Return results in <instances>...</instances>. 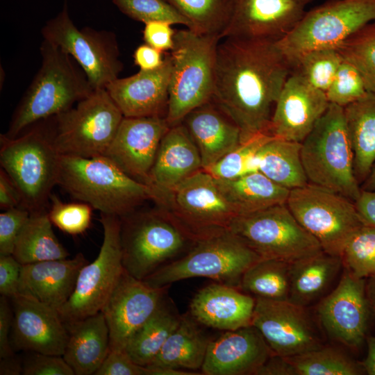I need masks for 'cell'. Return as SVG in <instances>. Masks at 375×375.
Listing matches in <instances>:
<instances>
[{"instance_id":"cell-22","label":"cell","mask_w":375,"mask_h":375,"mask_svg":"<svg viewBox=\"0 0 375 375\" xmlns=\"http://www.w3.org/2000/svg\"><path fill=\"white\" fill-rule=\"evenodd\" d=\"M326 92L290 73L276 103L269 133L301 143L327 110Z\"/></svg>"},{"instance_id":"cell-38","label":"cell","mask_w":375,"mask_h":375,"mask_svg":"<svg viewBox=\"0 0 375 375\" xmlns=\"http://www.w3.org/2000/svg\"><path fill=\"white\" fill-rule=\"evenodd\" d=\"M166 1L188 19V28L221 38L230 24L235 3V0Z\"/></svg>"},{"instance_id":"cell-1","label":"cell","mask_w":375,"mask_h":375,"mask_svg":"<svg viewBox=\"0 0 375 375\" xmlns=\"http://www.w3.org/2000/svg\"><path fill=\"white\" fill-rule=\"evenodd\" d=\"M276 42L224 37L217 45L212 101L239 127L241 142L269 134L276 103L291 72Z\"/></svg>"},{"instance_id":"cell-41","label":"cell","mask_w":375,"mask_h":375,"mask_svg":"<svg viewBox=\"0 0 375 375\" xmlns=\"http://www.w3.org/2000/svg\"><path fill=\"white\" fill-rule=\"evenodd\" d=\"M342 61L343 58L336 49H315L294 60L290 64V73L326 92Z\"/></svg>"},{"instance_id":"cell-56","label":"cell","mask_w":375,"mask_h":375,"mask_svg":"<svg viewBox=\"0 0 375 375\" xmlns=\"http://www.w3.org/2000/svg\"><path fill=\"white\" fill-rule=\"evenodd\" d=\"M256 375H295L292 366L285 357L272 355Z\"/></svg>"},{"instance_id":"cell-37","label":"cell","mask_w":375,"mask_h":375,"mask_svg":"<svg viewBox=\"0 0 375 375\" xmlns=\"http://www.w3.org/2000/svg\"><path fill=\"white\" fill-rule=\"evenodd\" d=\"M291 264L274 258H262L242 276L239 288L255 297L289 300Z\"/></svg>"},{"instance_id":"cell-46","label":"cell","mask_w":375,"mask_h":375,"mask_svg":"<svg viewBox=\"0 0 375 375\" xmlns=\"http://www.w3.org/2000/svg\"><path fill=\"white\" fill-rule=\"evenodd\" d=\"M367 92L359 72L343 59L326 94L329 103L344 108Z\"/></svg>"},{"instance_id":"cell-47","label":"cell","mask_w":375,"mask_h":375,"mask_svg":"<svg viewBox=\"0 0 375 375\" xmlns=\"http://www.w3.org/2000/svg\"><path fill=\"white\" fill-rule=\"evenodd\" d=\"M30 212L17 206L0 214V255H12L17 237L26 222Z\"/></svg>"},{"instance_id":"cell-10","label":"cell","mask_w":375,"mask_h":375,"mask_svg":"<svg viewBox=\"0 0 375 375\" xmlns=\"http://www.w3.org/2000/svg\"><path fill=\"white\" fill-rule=\"evenodd\" d=\"M375 21V0H327L307 10L297 25L276 42L290 64L308 51L336 49Z\"/></svg>"},{"instance_id":"cell-20","label":"cell","mask_w":375,"mask_h":375,"mask_svg":"<svg viewBox=\"0 0 375 375\" xmlns=\"http://www.w3.org/2000/svg\"><path fill=\"white\" fill-rule=\"evenodd\" d=\"M313 0H235L224 37L278 42L299 22Z\"/></svg>"},{"instance_id":"cell-54","label":"cell","mask_w":375,"mask_h":375,"mask_svg":"<svg viewBox=\"0 0 375 375\" xmlns=\"http://www.w3.org/2000/svg\"><path fill=\"white\" fill-rule=\"evenodd\" d=\"M21 206L19 193L8 175L0 170V207L4 210Z\"/></svg>"},{"instance_id":"cell-13","label":"cell","mask_w":375,"mask_h":375,"mask_svg":"<svg viewBox=\"0 0 375 375\" xmlns=\"http://www.w3.org/2000/svg\"><path fill=\"white\" fill-rule=\"evenodd\" d=\"M43 39L59 47L76 61L92 87L106 88L123 69L115 33L90 27L78 28L72 20L66 1L60 12L47 22Z\"/></svg>"},{"instance_id":"cell-3","label":"cell","mask_w":375,"mask_h":375,"mask_svg":"<svg viewBox=\"0 0 375 375\" xmlns=\"http://www.w3.org/2000/svg\"><path fill=\"white\" fill-rule=\"evenodd\" d=\"M58 185L101 213L119 217L156 199L150 185L129 176L105 156L60 155Z\"/></svg>"},{"instance_id":"cell-25","label":"cell","mask_w":375,"mask_h":375,"mask_svg":"<svg viewBox=\"0 0 375 375\" xmlns=\"http://www.w3.org/2000/svg\"><path fill=\"white\" fill-rule=\"evenodd\" d=\"M238 288L222 283L208 285L193 297L189 312L201 325L220 331L251 326L256 298Z\"/></svg>"},{"instance_id":"cell-32","label":"cell","mask_w":375,"mask_h":375,"mask_svg":"<svg viewBox=\"0 0 375 375\" xmlns=\"http://www.w3.org/2000/svg\"><path fill=\"white\" fill-rule=\"evenodd\" d=\"M346 126L353 152V170L360 185L375 162V92L344 107Z\"/></svg>"},{"instance_id":"cell-2","label":"cell","mask_w":375,"mask_h":375,"mask_svg":"<svg viewBox=\"0 0 375 375\" xmlns=\"http://www.w3.org/2000/svg\"><path fill=\"white\" fill-rule=\"evenodd\" d=\"M41 65L13 112L5 135L15 138L33 124L72 108L94 89L72 58L43 39Z\"/></svg>"},{"instance_id":"cell-49","label":"cell","mask_w":375,"mask_h":375,"mask_svg":"<svg viewBox=\"0 0 375 375\" xmlns=\"http://www.w3.org/2000/svg\"><path fill=\"white\" fill-rule=\"evenodd\" d=\"M94 375H149V369L135 362L125 349H110Z\"/></svg>"},{"instance_id":"cell-36","label":"cell","mask_w":375,"mask_h":375,"mask_svg":"<svg viewBox=\"0 0 375 375\" xmlns=\"http://www.w3.org/2000/svg\"><path fill=\"white\" fill-rule=\"evenodd\" d=\"M181 317L164 298L154 313L131 336L125 351L135 362L147 367L177 328Z\"/></svg>"},{"instance_id":"cell-60","label":"cell","mask_w":375,"mask_h":375,"mask_svg":"<svg viewBox=\"0 0 375 375\" xmlns=\"http://www.w3.org/2000/svg\"><path fill=\"white\" fill-rule=\"evenodd\" d=\"M361 190L375 191V162L374 163L368 176L360 185Z\"/></svg>"},{"instance_id":"cell-52","label":"cell","mask_w":375,"mask_h":375,"mask_svg":"<svg viewBox=\"0 0 375 375\" xmlns=\"http://www.w3.org/2000/svg\"><path fill=\"white\" fill-rule=\"evenodd\" d=\"M13 321V310L8 301V297H0V358L15 353L9 339Z\"/></svg>"},{"instance_id":"cell-39","label":"cell","mask_w":375,"mask_h":375,"mask_svg":"<svg viewBox=\"0 0 375 375\" xmlns=\"http://www.w3.org/2000/svg\"><path fill=\"white\" fill-rule=\"evenodd\" d=\"M285 358L292 366L295 375H358L365 372L362 363L333 347L324 345Z\"/></svg>"},{"instance_id":"cell-48","label":"cell","mask_w":375,"mask_h":375,"mask_svg":"<svg viewBox=\"0 0 375 375\" xmlns=\"http://www.w3.org/2000/svg\"><path fill=\"white\" fill-rule=\"evenodd\" d=\"M23 361L24 375H75L62 356L31 352Z\"/></svg>"},{"instance_id":"cell-29","label":"cell","mask_w":375,"mask_h":375,"mask_svg":"<svg viewBox=\"0 0 375 375\" xmlns=\"http://www.w3.org/2000/svg\"><path fill=\"white\" fill-rule=\"evenodd\" d=\"M188 312L147 367L149 375H189L181 369H201L210 338Z\"/></svg>"},{"instance_id":"cell-12","label":"cell","mask_w":375,"mask_h":375,"mask_svg":"<svg viewBox=\"0 0 375 375\" xmlns=\"http://www.w3.org/2000/svg\"><path fill=\"white\" fill-rule=\"evenodd\" d=\"M133 212L120 217L122 265L131 275L143 280L169 262L192 240L160 209Z\"/></svg>"},{"instance_id":"cell-58","label":"cell","mask_w":375,"mask_h":375,"mask_svg":"<svg viewBox=\"0 0 375 375\" xmlns=\"http://www.w3.org/2000/svg\"><path fill=\"white\" fill-rule=\"evenodd\" d=\"M365 340L367 344V355L361 363L367 374L375 375V337H367Z\"/></svg>"},{"instance_id":"cell-19","label":"cell","mask_w":375,"mask_h":375,"mask_svg":"<svg viewBox=\"0 0 375 375\" xmlns=\"http://www.w3.org/2000/svg\"><path fill=\"white\" fill-rule=\"evenodd\" d=\"M169 127L165 117H124L104 156L129 176L149 185L160 142Z\"/></svg>"},{"instance_id":"cell-55","label":"cell","mask_w":375,"mask_h":375,"mask_svg":"<svg viewBox=\"0 0 375 375\" xmlns=\"http://www.w3.org/2000/svg\"><path fill=\"white\" fill-rule=\"evenodd\" d=\"M354 203L364 222L375 226V191L361 190Z\"/></svg>"},{"instance_id":"cell-51","label":"cell","mask_w":375,"mask_h":375,"mask_svg":"<svg viewBox=\"0 0 375 375\" xmlns=\"http://www.w3.org/2000/svg\"><path fill=\"white\" fill-rule=\"evenodd\" d=\"M22 265L12 255H0V294L9 298L18 294Z\"/></svg>"},{"instance_id":"cell-50","label":"cell","mask_w":375,"mask_h":375,"mask_svg":"<svg viewBox=\"0 0 375 375\" xmlns=\"http://www.w3.org/2000/svg\"><path fill=\"white\" fill-rule=\"evenodd\" d=\"M175 33L171 24L153 21L144 24L143 39L146 44L166 53L173 49Z\"/></svg>"},{"instance_id":"cell-45","label":"cell","mask_w":375,"mask_h":375,"mask_svg":"<svg viewBox=\"0 0 375 375\" xmlns=\"http://www.w3.org/2000/svg\"><path fill=\"white\" fill-rule=\"evenodd\" d=\"M112 2L124 15L144 24L162 21L172 25L190 27L188 19L166 0H112Z\"/></svg>"},{"instance_id":"cell-5","label":"cell","mask_w":375,"mask_h":375,"mask_svg":"<svg viewBox=\"0 0 375 375\" xmlns=\"http://www.w3.org/2000/svg\"><path fill=\"white\" fill-rule=\"evenodd\" d=\"M301 144V158L308 183L355 202L361 188L354 174L353 152L344 108L330 103Z\"/></svg>"},{"instance_id":"cell-16","label":"cell","mask_w":375,"mask_h":375,"mask_svg":"<svg viewBox=\"0 0 375 375\" xmlns=\"http://www.w3.org/2000/svg\"><path fill=\"white\" fill-rule=\"evenodd\" d=\"M255 298L252 325L274 354L290 357L324 346L306 307L289 300Z\"/></svg>"},{"instance_id":"cell-24","label":"cell","mask_w":375,"mask_h":375,"mask_svg":"<svg viewBox=\"0 0 375 375\" xmlns=\"http://www.w3.org/2000/svg\"><path fill=\"white\" fill-rule=\"evenodd\" d=\"M172 62L169 52L158 69L140 70L117 78L106 88L125 117H165L168 107Z\"/></svg>"},{"instance_id":"cell-17","label":"cell","mask_w":375,"mask_h":375,"mask_svg":"<svg viewBox=\"0 0 375 375\" xmlns=\"http://www.w3.org/2000/svg\"><path fill=\"white\" fill-rule=\"evenodd\" d=\"M365 280L343 269L338 285L315 308L318 322L327 335L352 349H358L366 340L371 316Z\"/></svg>"},{"instance_id":"cell-33","label":"cell","mask_w":375,"mask_h":375,"mask_svg":"<svg viewBox=\"0 0 375 375\" xmlns=\"http://www.w3.org/2000/svg\"><path fill=\"white\" fill-rule=\"evenodd\" d=\"M216 180L239 216L286 203L290 191L260 172L231 180Z\"/></svg>"},{"instance_id":"cell-40","label":"cell","mask_w":375,"mask_h":375,"mask_svg":"<svg viewBox=\"0 0 375 375\" xmlns=\"http://www.w3.org/2000/svg\"><path fill=\"white\" fill-rule=\"evenodd\" d=\"M336 49L359 72L367 92H375V21L363 26Z\"/></svg>"},{"instance_id":"cell-8","label":"cell","mask_w":375,"mask_h":375,"mask_svg":"<svg viewBox=\"0 0 375 375\" xmlns=\"http://www.w3.org/2000/svg\"><path fill=\"white\" fill-rule=\"evenodd\" d=\"M155 202L194 242L230 231L239 216L216 178L203 169L159 194Z\"/></svg>"},{"instance_id":"cell-57","label":"cell","mask_w":375,"mask_h":375,"mask_svg":"<svg viewBox=\"0 0 375 375\" xmlns=\"http://www.w3.org/2000/svg\"><path fill=\"white\" fill-rule=\"evenodd\" d=\"M23 373V361L19 357L13 355L1 358V375H19Z\"/></svg>"},{"instance_id":"cell-59","label":"cell","mask_w":375,"mask_h":375,"mask_svg":"<svg viewBox=\"0 0 375 375\" xmlns=\"http://www.w3.org/2000/svg\"><path fill=\"white\" fill-rule=\"evenodd\" d=\"M365 292L371 315L375 317V275L366 278Z\"/></svg>"},{"instance_id":"cell-23","label":"cell","mask_w":375,"mask_h":375,"mask_svg":"<svg viewBox=\"0 0 375 375\" xmlns=\"http://www.w3.org/2000/svg\"><path fill=\"white\" fill-rule=\"evenodd\" d=\"M274 353L253 325L211 339L201 367L205 375H256Z\"/></svg>"},{"instance_id":"cell-26","label":"cell","mask_w":375,"mask_h":375,"mask_svg":"<svg viewBox=\"0 0 375 375\" xmlns=\"http://www.w3.org/2000/svg\"><path fill=\"white\" fill-rule=\"evenodd\" d=\"M88 262L78 253L72 258L22 265L18 294L58 310L72 296L79 272Z\"/></svg>"},{"instance_id":"cell-4","label":"cell","mask_w":375,"mask_h":375,"mask_svg":"<svg viewBox=\"0 0 375 375\" xmlns=\"http://www.w3.org/2000/svg\"><path fill=\"white\" fill-rule=\"evenodd\" d=\"M33 126L15 138L0 135L1 168L16 186L20 206L30 212L48 209L60 160L51 126Z\"/></svg>"},{"instance_id":"cell-44","label":"cell","mask_w":375,"mask_h":375,"mask_svg":"<svg viewBox=\"0 0 375 375\" xmlns=\"http://www.w3.org/2000/svg\"><path fill=\"white\" fill-rule=\"evenodd\" d=\"M93 208L80 202H63L56 194L51 195L47 209L49 219L55 226L69 235H79L90 227Z\"/></svg>"},{"instance_id":"cell-9","label":"cell","mask_w":375,"mask_h":375,"mask_svg":"<svg viewBox=\"0 0 375 375\" xmlns=\"http://www.w3.org/2000/svg\"><path fill=\"white\" fill-rule=\"evenodd\" d=\"M52 118L53 142L60 155L96 158L105 156L124 115L100 88Z\"/></svg>"},{"instance_id":"cell-28","label":"cell","mask_w":375,"mask_h":375,"mask_svg":"<svg viewBox=\"0 0 375 375\" xmlns=\"http://www.w3.org/2000/svg\"><path fill=\"white\" fill-rule=\"evenodd\" d=\"M181 123L199 149L203 169L217 161L241 142L239 127L212 99L190 112Z\"/></svg>"},{"instance_id":"cell-34","label":"cell","mask_w":375,"mask_h":375,"mask_svg":"<svg viewBox=\"0 0 375 375\" xmlns=\"http://www.w3.org/2000/svg\"><path fill=\"white\" fill-rule=\"evenodd\" d=\"M301 144L272 136L258 150L254 165L273 182L290 190L308 183L301 158Z\"/></svg>"},{"instance_id":"cell-43","label":"cell","mask_w":375,"mask_h":375,"mask_svg":"<svg viewBox=\"0 0 375 375\" xmlns=\"http://www.w3.org/2000/svg\"><path fill=\"white\" fill-rule=\"evenodd\" d=\"M343 269L358 278L375 275V226L365 224L347 241L340 256Z\"/></svg>"},{"instance_id":"cell-31","label":"cell","mask_w":375,"mask_h":375,"mask_svg":"<svg viewBox=\"0 0 375 375\" xmlns=\"http://www.w3.org/2000/svg\"><path fill=\"white\" fill-rule=\"evenodd\" d=\"M342 267L340 257L324 251L292 263L289 301L307 307L322 299Z\"/></svg>"},{"instance_id":"cell-7","label":"cell","mask_w":375,"mask_h":375,"mask_svg":"<svg viewBox=\"0 0 375 375\" xmlns=\"http://www.w3.org/2000/svg\"><path fill=\"white\" fill-rule=\"evenodd\" d=\"M262 258L230 231L197 241L184 256L171 261L142 281L152 288L203 277L239 288L242 275Z\"/></svg>"},{"instance_id":"cell-53","label":"cell","mask_w":375,"mask_h":375,"mask_svg":"<svg viewBox=\"0 0 375 375\" xmlns=\"http://www.w3.org/2000/svg\"><path fill=\"white\" fill-rule=\"evenodd\" d=\"M165 53L146 43L138 46L133 52V61L140 70L152 71L159 69L165 62Z\"/></svg>"},{"instance_id":"cell-27","label":"cell","mask_w":375,"mask_h":375,"mask_svg":"<svg viewBox=\"0 0 375 375\" xmlns=\"http://www.w3.org/2000/svg\"><path fill=\"white\" fill-rule=\"evenodd\" d=\"M203 169L199 149L182 123L164 135L151 169L149 183L156 194L166 192ZM155 199V201H156Z\"/></svg>"},{"instance_id":"cell-14","label":"cell","mask_w":375,"mask_h":375,"mask_svg":"<svg viewBox=\"0 0 375 375\" xmlns=\"http://www.w3.org/2000/svg\"><path fill=\"white\" fill-rule=\"evenodd\" d=\"M230 231L262 258L292 264L323 251L319 242L297 222L286 203L238 216Z\"/></svg>"},{"instance_id":"cell-15","label":"cell","mask_w":375,"mask_h":375,"mask_svg":"<svg viewBox=\"0 0 375 375\" xmlns=\"http://www.w3.org/2000/svg\"><path fill=\"white\" fill-rule=\"evenodd\" d=\"M103 242L97 257L79 272L74 290L58 310L65 324L99 312L124 267L120 217L101 213Z\"/></svg>"},{"instance_id":"cell-11","label":"cell","mask_w":375,"mask_h":375,"mask_svg":"<svg viewBox=\"0 0 375 375\" xmlns=\"http://www.w3.org/2000/svg\"><path fill=\"white\" fill-rule=\"evenodd\" d=\"M286 205L322 250L335 256L340 257L347 241L366 224L353 201L310 183L291 190Z\"/></svg>"},{"instance_id":"cell-21","label":"cell","mask_w":375,"mask_h":375,"mask_svg":"<svg viewBox=\"0 0 375 375\" xmlns=\"http://www.w3.org/2000/svg\"><path fill=\"white\" fill-rule=\"evenodd\" d=\"M12 302L13 350L62 356L68 330L58 310L21 294L12 297Z\"/></svg>"},{"instance_id":"cell-18","label":"cell","mask_w":375,"mask_h":375,"mask_svg":"<svg viewBox=\"0 0 375 375\" xmlns=\"http://www.w3.org/2000/svg\"><path fill=\"white\" fill-rule=\"evenodd\" d=\"M168 287L152 288L124 268L101 312L110 335V350L125 349L134 333L157 310Z\"/></svg>"},{"instance_id":"cell-30","label":"cell","mask_w":375,"mask_h":375,"mask_svg":"<svg viewBox=\"0 0 375 375\" xmlns=\"http://www.w3.org/2000/svg\"><path fill=\"white\" fill-rule=\"evenodd\" d=\"M66 326L68 340L62 357L75 375H94L110 351L109 330L103 313Z\"/></svg>"},{"instance_id":"cell-35","label":"cell","mask_w":375,"mask_h":375,"mask_svg":"<svg viewBox=\"0 0 375 375\" xmlns=\"http://www.w3.org/2000/svg\"><path fill=\"white\" fill-rule=\"evenodd\" d=\"M47 209L31 212L15 242L12 256L22 265L67 258L69 253L53 231Z\"/></svg>"},{"instance_id":"cell-6","label":"cell","mask_w":375,"mask_h":375,"mask_svg":"<svg viewBox=\"0 0 375 375\" xmlns=\"http://www.w3.org/2000/svg\"><path fill=\"white\" fill-rule=\"evenodd\" d=\"M221 39L188 28L176 31L169 52L172 69L165 119L170 126L181 123L190 112L212 99Z\"/></svg>"},{"instance_id":"cell-42","label":"cell","mask_w":375,"mask_h":375,"mask_svg":"<svg viewBox=\"0 0 375 375\" xmlns=\"http://www.w3.org/2000/svg\"><path fill=\"white\" fill-rule=\"evenodd\" d=\"M272 137L269 133H260L240 142L233 150L203 169L221 180L234 179L258 172L254 165L256 155Z\"/></svg>"}]
</instances>
